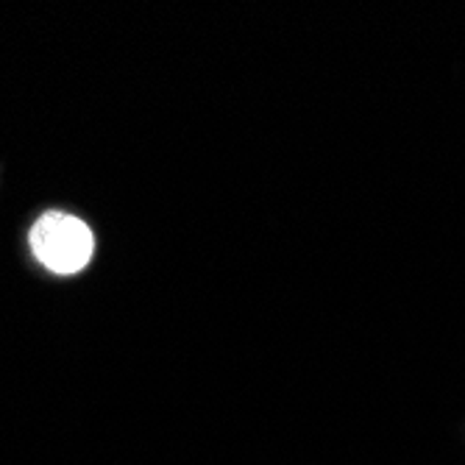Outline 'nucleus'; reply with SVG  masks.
<instances>
[{"mask_svg": "<svg viewBox=\"0 0 465 465\" xmlns=\"http://www.w3.org/2000/svg\"><path fill=\"white\" fill-rule=\"evenodd\" d=\"M28 245L39 265H45L56 276H73L90 265L95 253V234L78 215L54 209L34 221Z\"/></svg>", "mask_w": 465, "mask_h": 465, "instance_id": "f257e3e1", "label": "nucleus"}]
</instances>
